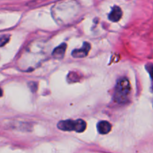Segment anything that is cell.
Returning <instances> with one entry per match:
<instances>
[{
    "mask_svg": "<svg viewBox=\"0 0 153 153\" xmlns=\"http://www.w3.org/2000/svg\"><path fill=\"white\" fill-rule=\"evenodd\" d=\"M1 96H2V90L0 88V97H1Z\"/></svg>",
    "mask_w": 153,
    "mask_h": 153,
    "instance_id": "obj_9",
    "label": "cell"
},
{
    "mask_svg": "<svg viewBox=\"0 0 153 153\" xmlns=\"http://www.w3.org/2000/svg\"><path fill=\"white\" fill-rule=\"evenodd\" d=\"M90 49H91V46H90L89 43H85L82 48L73 50V53H72V55H73L74 58H85V57H86L87 55H88Z\"/></svg>",
    "mask_w": 153,
    "mask_h": 153,
    "instance_id": "obj_3",
    "label": "cell"
},
{
    "mask_svg": "<svg viewBox=\"0 0 153 153\" xmlns=\"http://www.w3.org/2000/svg\"><path fill=\"white\" fill-rule=\"evenodd\" d=\"M9 36H3L0 38V46H2L8 41Z\"/></svg>",
    "mask_w": 153,
    "mask_h": 153,
    "instance_id": "obj_7",
    "label": "cell"
},
{
    "mask_svg": "<svg viewBox=\"0 0 153 153\" xmlns=\"http://www.w3.org/2000/svg\"><path fill=\"white\" fill-rule=\"evenodd\" d=\"M131 91L130 82L126 78H122L118 81L114 92V100L118 103H125L128 100Z\"/></svg>",
    "mask_w": 153,
    "mask_h": 153,
    "instance_id": "obj_1",
    "label": "cell"
},
{
    "mask_svg": "<svg viewBox=\"0 0 153 153\" xmlns=\"http://www.w3.org/2000/svg\"><path fill=\"white\" fill-rule=\"evenodd\" d=\"M97 130L102 134H106L111 130V125L108 121H100L97 124Z\"/></svg>",
    "mask_w": 153,
    "mask_h": 153,
    "instance_id": "obj_5",
    "label": "cell"
},
{
    "mask_svg": "<svg viewBox=\"0 0 153 153\" xmlns=\"http://www.w3.org/2000/svg\"><path fill=\"white\" fill-rule=\"evenodd\" d=\"M87 123L83 120H63L58 123V128L62 131H75L76 132H82L86 129Z\"/></svg>",
    "mask_w": 153,
    "mask_h": 153,
    "instance_id": "obj_2",
    "label": "cell"
},
{
    "mask_svg": "<svg viewBox=\"0 0 153 153\" xmlns=\"http://www.w3.org/2000/svg\"><path fill=\"white\" fill-rule=\"evenodd\" d=\"M123 15L122 10L118 6H114L112 8V10L111 11L110 14H109V19L112 22H118L120 19H121V16Z\"/></svg>",
    "mask_w": 153,
    "mask_h": 153,
    "instance_id": "obj_4",
    "label": "cell"
},
{
    "mask_svg": "<svg viewBox=\"0 0 153 153\" xmlns=\"http://www.w3.org/2000/svg\"><path fill=\"white\" fill-rule=\"evenodd\" d=\"M66 49H67V45L65 43L60 45L59 46H58V47H56L54 49L53 52H52V56L55 58L61 59L64 56Z\"/></svg>",
    "mask_w": 153,
    "mask_h": 153,
    "instance_id": "obj_6",
    "label": "cell"
},
{
    "mask_svg": "<svg viewBox=\"0 0 153 153\" xmlns=\"http://www.w3.org/2000/svg\"><path fill=\"white\" fill-rule=\"evenodd\" d=\"M149 73H150V76H151V79H152V88H153V66H152L150 68V70H149Z\"/></svg>",
    "mask_w": 153,
    "mask_h": 153,
    "instance_id": "obj_8",
    "label": "cell"
}]
</instances>
